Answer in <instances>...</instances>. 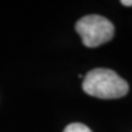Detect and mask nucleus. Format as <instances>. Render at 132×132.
<instances>
[{"instance_id": "f257e3e1", "label": "nucleus", "mask_w": 132, "mask_h": 132, "mask_svg": "<svg viewBox=\"0 0 132 132\" xmlns=\"http://www.w3.org/2000/svg\"><path fill=\"white\" fill-rule=\"evenodd\" d=\"M82 88L95 98L118 99L127 94L128 83L113 70L94 69L85 76Z\"/></svg>"}, {"instance_id": "f03ea898", "label": "nucleus", "mask_w": 132, "mask_h": 132, "mask_svg": "<svg viewBox=\"0 0 132 132\" xmlns=\"http://www.w3.org/2000/svg\"><path fill=\"white\" fill-rule=\"evenodd\" d=\"M86 47L95 48L109 42L114 37V24L100 15H87L75 24Z\"/></svg>"}, {"instance_id": "20e7f679", "label": "nucleus", "mask_w": 132, "mask_h": 132, "mask_svg": "<svg viewBox=\"0 0 132 132\" xmlns=\"http://www.w3.org/2000/svg\"><path fill=\"white\" fill-rule=\"evenodd\" d=\"M121 4L125 5V6H132V0H122Z\"/></svg>"}, {"instance_id": "7ed1b4c3", "label": "nucleus", "mask_w": 132, "mask_h": 132, "mask_svg": "<svg viewBox=\"0 0 132 132\" xmlns=\"http://www.w3.org/2000/svg\"><path fill=\"white\" fill-rule=\"evenodd\" d=\"M64 132H92V130L89 127H87L86 125H83V123L72 122L66 126Z\"/></svg>"}]
</instances>
